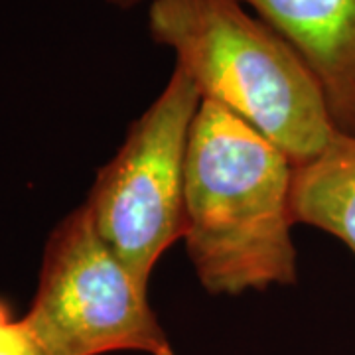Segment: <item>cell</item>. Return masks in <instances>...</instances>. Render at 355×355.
<instances>
[{
	"mask_svg": "<svg viewBox=\"0 0 355 355\" xmlns=\"http://www.w3.org/2000/svg\"><path fill=\"white\" fill-rule=\"evenodd\" d=\"M292 160L221 105L202 99L186 156V247L211 294L296 282Z\"/></svg>",
	"mask_w": 355,
	"mask_h": 355,
	"instance_id": "1",
	"label": "cell"
},
{
	"mask_svg": "<svg viewBox=\"0 0 355 355\" xmlns=\"http://www.w3.org/2000/svg\"><path fill=\"white\" fill-rule=\"evenodd\" d=\"M148 32L174 51L202 99L237 114L294 166L340 135L304 58L239 0H153Z\"/></svg>",
	"mask_w": 355,
	"mask_h": 355,
	"instance_id": "2",
	"label": "cell"
},
{
	"mask_svg": "<svg viewBox=\"0 0 355 355\" xmlns=\"http://www.w3.org/2000/svg\"><path fill=\"white\" fill-rule=\"evenodd\" d=\"M146 291L103 241L83 203L51 231L20 324L42 355H176Z\"/></svg>",
	"mask_w": 355,
	"mask_h": 355,
	"instance_id": "3",
	"label": "cell"
},
{
	"mask_svg": "<svg viewBox=\"0 0 355 355\" xmlns=\"http://www.w3.org/2000/svg\"><path fill=\"white\" fill-rule=\"evenodd\" d=\"M200 105V89L176 65L85 202L103 241L144 286L158 259L186 233V156Z\"/></svg>",
	"mask_w": 355,
	"mask_h": 355,
	"instance_id": "4",
	"label": "cell"
},
{
	"mask_svg": "<svg viewBox=\"0 0 355 355\" xmlns=\"http://www.w3.org/2000/svg\"><path fill=\"white\" fill-rule=\"evenodd\" d=\"M318 77L338 132L355 139V0H239Z\"/></svg>",
	"mask_w": 355,
	"mask_h": 355,
	"instance_id": "5",
	"label": "cell"
},
{
	"mask_svg": "<svg viewBox=\"0 0 355 355\" xmlns=\"http://www.w3.org/2000/svg\"><path fill=\"white\" fill-rule=\"evenodd\" d=\"M296 223L338 237L355 254V139L338 135L318 158L294 168Z\"/></svg>",
	"mask_w": 355,
	"mask_h": 355,
	"instance_id": "6",
	"label": "cell"
},
{
	"mask_svg": "<svg viewBox=\"0 0 355 355\" xmlns=\"http://www.w3.org/2000/svg\"><path fill=\"white\" fill-rule=\"evenodd\" d=\"M0 355H42L38 352V347L32 343V340L28 338V334L22 328L20 320L14 334L0 345Z\"/></svg>",
	"mask_w": 355,
	"mask_h": 355,
	"instance_id": "7",
	"label": "cell"
},
{
	"mask_svg": "<svg viewBox=\"0 0 355 355\" xmlns=\"http://www.w3.org/2000/svg\"><path fill=\"white\" fill-rule=\"evenodd\" d=\"M16 326H18V320L12 318L8 304L4 300H0V345L12 336Z\"/></svg>",
	"mask_w": 355,
	"mask_h": 355,
	"instance_id": "8",
	"label": "cell"
},
{
	"mask_svg": "<svg viewBox=\"0 0 355 355\" xmlns=\"http://www.w3.org/2000/svg\"><path fill=\"white\" fill-rule=\"evenodd\" d=\"M107 2H111L114 6H121V8H132V6L140 4L142 0H107Z\"/></svg>",
	"mask_w": 355,
	"mask_h": 355,
	"instance_id": "9",
	"label": "cell"
}]
</instances>
